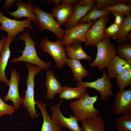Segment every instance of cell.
I'll return each instance as SVG.
<instances>
[{
	"instance_id": "7",
	"label": "cell",
	"mask_w": 131,
	"mask_h": 131,
	"mask_svg": "<svg viewBox=\"0 0 131 131\" xmlns=\"http://www.w3.org/2000/svg\"><path fill=\"white\" fill-rule=\"evenodd\" d=\"M32 21L26 19L22 21L12 19L4 16L0 10V30L4 31L8 34V37L15 39L17 34L26 30V28L32 30L34 27L31 25Z\"/></svg>"
},
{
	"instance_id": "36",
	"label": "cell",
	"mask_w": 131,
	"mask_h": 131,
	"mask_svg": "<svg viewBox=\"0 0 131 131\" xmlns=\"http://www.w3.org/2000/svg\"><path fill=\"white\" fill-rule=\"evenodd\" d=\"M96 2L95 0H81L79 1V2L82 6L89 5Z\"/></svg>"
},
{
	"instance_id": "30",
	"label": "cell",
	"mask_w": 131,
	"mask_h": 131,
	"mask_svg": "<svg viewBox=\"0 0 131 131\" xmlns=\"http://www.w3.org/2000/svg\"><path fill=\"white\" fill-rule=\"evenodd\" d=\"M102 10L112 11H115L120 13L123 16H126L131 14V6L125 3H119L114 6L106 8Z\"/></svg>"
},
{
	"instance_id": "22",
	"label": "cell",
	"mask_w": 131,
	"mask_h": 131,
	"mask_svg": "<svg viewBox=\"0 0 131 131\" xmlns=\"http://www.w3.org/2000/svg\"><path fill=\"white\" fill-rule=\"evenodd\" d=\"M81 121L83 131H106L104 121L100 116L86 118Z\"/></svg>"
},
{
	"instance_id": "39",
	"label": "cell",
	"mask_w": 131,
	"mask_h": 131,
	"mask_svg": "<svg viewBox=\"0 0 131 131\" xmlns=\"http://www.w3.org/2000/svg\"><path fill=\"white\" fill-rule=\"evenodd\" d=\"M5 39V37H2L0 40V52L3 47L4 41Z\"/></svg>"
},
{
	"instance_id": "5",
	"label": "cell",
	"mask_w": 131,
	"mask_h": 131,
	"mask_svg": "<svg viewBox=\"0 0 131 131\" xmlns=\"http://www.w3.org/2000/svg\"><path fill=\"white\" fill-rule=\"evenodd\" d=\"M97 52L93 61L90 66L97 67L101 70L106 67L109 62L116 55L115 45L110 41V38H105L97 45Z\"/></svg>"
},
{
	"instance_id": "34",
	"label": "cell",
	"mask_w": 131,
	"mask_h": 131,
	"mask_svg": "<svg viewBox=\"0 0 131 131\" xmlns=\"http://www.w3.org/2000/svg\"><path fill=\"white\" fill-rule=\"evenodd\" d=\"M113 15L115 17V24L121 26L124 20L125 17L120 13L115 11H112Z\"/></svg>"
},
{
	"instance_id": "3",
	"label": "cell",
	"mask_w": 131,
	"mask_h": 131,
	"mask_svg": "<svg viewBox=\"0 0 131 131\" xmlns=\"http://www.w3.org/2000/svg\"><path fill=\"white\" fill-rule=\"evenodd\" d=\"M25 65L28 71V77L26 79L27 89L22 104L26 108L32 118H37L40 115L37 114L35 107V101L34 100V78L35 75L40 72L42 69L39 67H36L31 64L26 63Z\"/></svg>"
},
{
	"instance_id": "19",
	"label": "cell",
	"mask_w": 131,
	"mask_h": 131,
	"mask_svg": "<svg viewBox=\"0 0 131 131\" xmlns=\"http://www.w3.org/2000/svg\"><path fill=\"white\" fill-rule=\"evenodd\" d=\"M82 43L78 42L66 46L65 51L68 58L79 61L92 60V56L88 54L83 49L82 46Z\"/></svg>"
},
{
	"instance_id": "13",
	"label": "cell",
	"mask_w": 131,
	"mask_h": 131,
	"mask_svg": "<svg viewBox=\"0 0 131 131\" xmlns=\"http://www.w3.org/2000/svg\"><path fill=\"white\" fill-rule=\"evenodd\" d=\"M114 113L118 115L131 112V87L119 90L116 93L113 102Z\"/></svg>"
},
{
	"instance_id": "37",
	"label": "cell",
	"mask_w": 131,
	"mask_h": 131,
	"mask_svg": "<svg viewBox=\"0 0 131 131\" xmlns=\"http://www.w3.org/2000/svg\"><path fill=\"white\" fill-rule=\"evenodd\" d=\"M78 0H62L60 3L74 5L77 3Z\"/></svg>"
},
{
	"instance_id": "12",
	"label": "cell",
	"mask_w": 131,
	"mask_h": 131,
	"mask_svg": "<svg viewBox=\"0 0 131 131\" xmlns=\"http://www.w3.org/2000/svg\"><path fill=\"white\" fill-rule=\"evenodd\" d=\"M10 74L8 90L6 95L3 97V99L5 102L10 100L13 104L15 109L18 110L23 100V98L20 96L18 90L20 75L15 68L10 71Z\"/></svg>"
},
{
	"instance_id": "28",
	"label": "cell",
	"mask_w": 131,
	"mask_h": 131,
	"mask_svg": "<svg viewBox=\"0 0 131 131\" xmlns=\"http://www.w3.org/2000/svg\"><path fill=\"white\" fill-rule=\"evenodd\" d=\"M116 55L126 60L131 65V43L125 41L118 46L116 48Z\"/></svg>"
},
{
	"instance_id": "10",
	"label": "cell",
	"mask_w": 131,
	"mask_h": 131,
	"mask_svg": "<svg viewBox=\"0 0 131 131\" xmlns=\"http://www.w3.org/2000/svg\"><path fill=\"white\" fill-rule=\"evenodd\" d=\"M103 75L100 78L91 82H84L82 81L77 82V86H81L86 88H90L98 91L100 93L101 99L106 101L110 96H113L114 94L112 90V84L110 81L105 70L102 71Z\"/></svg>"
},
{
	"instance_id": "14",
	"label": "cell",
	"mask_w": 131,
	"mask_h": 131,
	"mask_svg": "<svg viewBox=\"0 0 131 131\" xmlns=\"http://www.w3.org/2000/svg\"><path fill=\"white\" fill-rule=\"evenodd\" d=\"M32 2V0H28L26 2H23L21 0H17L14 4L17 6V9L13 12H6L16 18L20 19L23 17H27L36 24L37 20L33 11L34 5Z\"/></svg>"
},
{
	"instance_id": "27",
	"label": "cell",
	"mask_w": 131,
	"mask_h": 131,
	"mask_svg": "<svg viewBox=\"0 0 131 131\" xmlns=\"http://www.w3.org/2000/svg\"><path fill=\"white\" fill-rule=\"evenodd\" d=\"M131 15L125 17L123 22L121 26L116 42L121 44L125 41L126 38L131 31Z\"/></svg>"
},
{
	"instance_id": "32",
	"label": "cell",
	"mask_w": 131,
	"mask_h": 131,
	"mask_svg": "<svg viewBox=\"0 0 131 131\" xmlns=\"http://www.w3.org/2000/svg\"><path fill=\"white\" fill-rule=\"evenodd\" d=\"M120 26L114 23L109 27H106L105 30V38H111L113 40H116Z\"/></svg>"
},
{
	"instance_id": "1",
	"label": "cell",
	"mask_w": 131,
	"mask_h": 131,
	"mask_svg": "<svg viewBox=\"0 0 131 131\" xmlns=\"http://www.w3.org/2000/svg\"><path fill=\"white\" fill-rule=\"evenodd\" d=\"M30 31L26 30L23 32L18 36L20 40L24 41L25 47L23 51L20 50L22 55L18 57H15L11 62L14 63L24 61L37 66L45 70L48 69L52 64V61L45 62L42 61L37 55L35 46L37 44L30 36Z\"/></svg>"
},
{
	"instance_id": "35",
	"label": "cell",
	"mask_w": 131,
	"mask_h": 131,
	"mask_svg": "<svg viewBox=\"0 0 131 131\" xmlns=\"http://www.w3.org/2000/svg\"><path fill=\"white\" fill-rule=\"evenodd\" d=\"M17 0H7L4 3L3 8L5 9H7L13 5L15 2Z\"/></svg>"
},
{
	"instance_id": "18",
	"label": "cell",
	"mask_w": 131,
	"mask_h": 131,
	"mask_svg": "<svg viewBox=\"0 0 131 131\" xmlns=\"http://www.w3.org/2000/svg\"><path fill=\"white\" fill-rule=\"evenodd\" d=\"M35 104L41 110L43 122L40 131H62L61 127L51 118L46 110V105L43 103L35 101Z\"/></svg>"
},
{
	"instance_id": "41",
	"label": "cell",
	"mask_w": 131,
	"mask_h": 131,
	"mask_svg": "<svg viewBox=\"0 0 131 131\" xmlns=\"http://www.w3.org/2000/svg\"><path fill=\"white\" fill-rule=\"evenodd\" d=\"M1 1H2V0H0V3H1Z\"/></svg>"
},
{
	"instance_id": "9",
	"label": "cell",
	"mask_w": 131,
	"mask_h": 131,
	"mask_svg": "<svg viewBox=\"0 0 131 131\" xmlns=\"http://www.w3.org/2000/svg\"><path fill=\"white\" fill-rule=\"evenodd\" d=\"M110 16L107 15L96 21L87 31L84 46L96 47L97 45L105 38V29L109 21Z\"/></svg>"
},
{
	"instance_id": "15",
	"label": "cell",
	"mask_w": 131,
	"mask_h": 131,
	"mask_svg": "<svg viewBox=\"0 0 131 131\" xmlns=\"http://www.w3.org/2000/svg\"><path fill=\"white\" fill-rule=\"evenodd\" d=\"M74 10V5L60 3L51 8V13L61 26L65 25L72 17Z\"/></svg>"
},
{
	"instance_id": "31",
	"label": "cell",
	"mask_w": 131,
	"mask_h": 131,
	"mask_svg": "<svg viewBox=\"0 0 131 131\" xmlns=\"http://www.w3.org/2000/svg\"><path fill=\"white\" fill-rule=\"evenodd\" d=\"M131 1V0H97L96 6L98 9L102 10L119 3H130Z\"/></svg>"
},
{
	"instance_id": "8",
	"label": "cell",
	"mask_w": 131,
	"mask_h": 131,
	"mask_svg": "<svg viewBox=\"0 0 131 131\" xmlns=\"http://www.w3.org/2000/svg\"><path fill=\"white\" fill-rule=\"evenodd\" d=\"M93 23L94 21L87 23H77L65 30L61 41L63 44L66 46L77 42H85L87 32Z\"/></svg>"
},
{
	"instance_id": "38",
	"label": "cell",
	"mask_w": 131,
	"mask_h": 131,
	"mask_svg": "<svg viewBox=\"0 0 131 131\" xmlns=\"http://www.w3.org/2000/svg\"><path fill=\"white\" fill-rule=\"evenodd\" d=\"M61 0H48L46 1L47 3L49 4L52 2L55 5L59 4L61 3Z\"/></svg>"
},
{
	"instance_id": "25",
	"label": "cell",
	"mask_w": 131,
	"mask_h": 131,
	"mask_svg": "<svg viewBox=\"0 0 131 131\" xmlns=\"http://www.w3.org/2000/svg\"><path fill=\"white\" fill-rule=\"evenodd\" d=\"M111 12L99 9L94 5L89 12L81 18L77 23H87L109 15Z\"/></svg>"
},
{
	"instance_id": "16",
	"label": "cell",
	"mask_w": 131,
	"mask_h": 131,
	"mask_svg": "<svg viewBox=\"0 0 131 131\" xmlns=\"http://www.w3.org/2000/svg\"><path fill=\"white\" fill-rule=\"evenodd\" d=\"M14 39L13 38L8 36L5 37L3 47L0 54V82H4L8 86L10 80L8 79L6 77L5 70L11 54L9 46Z\"/></svg>"
},
{
	"instance_id": "26",
	"label": "cell",
	"mask_w": 131,
	"mask_h": 131,
	"mask_svg": "<svg viewBox=\"0 0 131 131\" xmlns=\"http://www.w3.org/2000/svg\"><path fill=\"white\" fill-rule=\"evenodd\" d=\"M116 84L119 90L131 86V67L125 69L116 77Z\"/></svg>"
},
{
	"instance_id": "29",
	"label": "cell",
	"mask_w": 131,
	"mask_h": 131,
	"mask_svg": "<svg viewBox=\"0 0 131 131\" xmlns=\"http://www.w3.org/2000/svg\"><path fill=\"white\" fill-rule=\"evenodd\" d=\"M115 121L117 131H131V112L117 118Z\"/></svg>"
},
{
	"instance_id": "21",
	"label": "cell",
	"mask_w": 131,
	"mask_h": 131,
	"mask_svg": "<svg viewBox=\"0 0 131 131\" xmlns=\"http://www.w3.org/2000/svg\"><path fill=\"white\" fill-rule=\"evenodd\" d=\"M78 1L74 5V10L70 20L64 25L67 29L70 28L76 24L82 18L90 11L95 5L96 2L89 5L82 6Z\"/></svg>"
},
{
	"instance_id": "2",
	"label": "cell",
	"mask_w": 131,
	"mask_h": 131,
	"mask_svg": "<svg viewBox=\"0 0 131 131\" xmlns=\"http://www.w3.org/2000/svg\"><path fill=\"white\" fill-rule=\"evenodd\" d=\"M98 95L91 97L87 92L76 101L71 102L69 105L78 121L98 115L99 112L94 107Z\"/></svg>"
},
{
	"instance_id": "6",
	"label": "cell",
	"mask_w": 131,
	"mask_h": 131,
	"mask_svg": "<svg viewBox=\"0 0 131 131\" xmlns=\"http://www.w3.org/2000/svg\"><path fill=\"white\" fill-rule=\"evenodd\" d=\"M38 46L43 52L48 53L53 57L56 67L62 69L66 65L67 57L61 41L52 42L44 37L41 40Z\"/></svg>"
},
{
	"instance_id": "17",
	"label": "cell",
	"mask_w": 131,
	"mask_h": 131,
	"mask_svg": "<svg viewBox=\"0 0 131 131\" xmlns=\"http://www.w3.org/2000/svg\"><path fill=\"white\" fill-rule=\"evenodd\" d=\"M46 80L45 83L47 91L46 94V98L49 99H53L55 95L59 93L63 87L57 79L52 71H47L46 73Z\"/></svg>"
},
{
	"instance_id": "42",
	"label": "cell",
	"mask_w": 131,
	"mask_h": 131,
	"mask_svg": "<svg viewBox=\"0 0 131 131\" xmlns=\"http://www.w3.org/2000/svg\"></svg>"
},
{
	"instance_id": "40",
	"label": "cell",
	"mask_w": 131,
	"mask_h": 131,
	"mask_svg": "<svg viewBox=\"0 0 131 131\" xmlns=\"http://www.w3.org/2000/svg\"><path fill=\"white\" fill-rule=\"evenodd\" d=\"M131 40V31H130L127 36L125 39V41H130Z\"/></svg>"
},
{
	"instance_id": "23",
	"label": "cell",
	"mask_w": 131,
	"mask_h": 131,
	"mask_svg": "<svg viewBox=\"0 0 131 131\" xmlns=\"http://www.w3.org/2000/svg\"><path fill=\"white\" fill-rule=\"evenodd\" d=\"M87 92V88L83 86L72 88L64 86L59 93V98L66 100L75 98L77 100Z\"/></svg>"
},
{
	"instance_id": "24",
	"label": "cell",
	"mask_w": 131,
	"mask_h": 131,
	"mask_svg": "<svg viewBox=\"0 0 131 131\" xmlns=\"http://www.w3.org/2000/svg\"><path fill=\"white\" fill-rule=\"evenodd\" d=\"M66 64L71 68L74 80L77 82L82 81L83 78L89 74V72L82 66L80 61L67 58Z\"/></svg>"
},
{
	"instance_id": "11",
	"label": "cell",
	"mask_w": 131,
	"mask_h": 131,
	"mask_svg": "<svg viewBox=\"0 0 131 131\" xmlns=\"http://www.w3.org/2000/svg\"><path fill=\"white\" fill-rule=\"evenodd\" d=\"M63 100L61 99L56 106H51L52 113L51 118L61 127H65L71 131H83L82 128L79 125L78 120L76 117L70 115L69 117H66L61 112L60 107Z\"/></svg>"
},
{
	"instance_id": "20",
	"label": "cell",
	"mask_w": 131,
	"mask_h": 131,
	"mask_svg": "<svg viewBox=\"0 0 131 131\" xmlns=\"http://www.w3.org/2000/svg\"><path fill=\"white\" fill-rule=\"evenodd\" d=\"M130 67H131V65L126 60L116 56L108 65L107 75L110 79L116 78L126 69Z\"/></svg>"
},
{
	"instance_id": "4",
	"label": "cell",
	"mask_w": 131,
	"mask_h": 131,
	"mask_svg": "<svg viewBox=\"0 0 131 131\" xmlns=\"http://www.w3.org/2000/svg\"><path fill=\"white\" fill-rule=\"evenodd\" d=\"M33 11L37 19L36 26L39 31L42 32L45 30H49L55 35L58 40L62 41L64 30L55 19L53 14L35 5L33 7Z\"/></svg>"
},
{
	"instance_id": "33",
	"label": "cell",
	"mask_w": 131,
	"mask_h": 131,
	"mask_svg": "<svg viewBox=\"0 0 131 131\" xmlns=\"http://www.w3.org/2000/svg\"><path fill=\"white\" fill-rule=\"evenodd\" d=\"M16 112L13 106L6 104L0 97V117L5 114L12 115Z\"/></svg>"
}]
</instances>
